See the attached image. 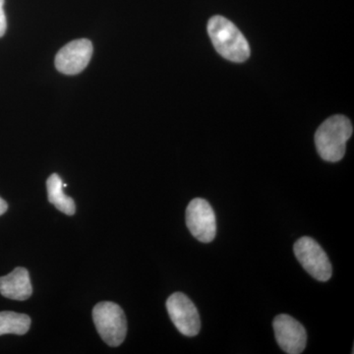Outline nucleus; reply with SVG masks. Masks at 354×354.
Segmentation results:
<instances>
[{
    "mask_svg": "<svg viewBox=\"0 0 354 354\" xmlns=\"http://www.w3.org/2000/svg\"><path fill=\"white\" fill-rule=\"evenodd\" d=\"M208 32L216 51L225 59L239 64L250 57V48L245 37L227 18L212 17L208 23Z\"/></svg>",
    "mask_w": 354,
    "mask_h": 354,
    "instance_id": "obj_1",
    "label": "nucleus"
},
{
    "mask_svg": "<svg viewBox=\"0 0 354 354\" xmlns=\"http://www.w3.org/2000/svg\"><path fill=\"white\" fill-rule=\"evenodd\" d=\"M353 132V124L346 116L334 115L324 121L315 134L316 148L320 157L327 162H339L344 157L346 142Z\"/></svg>",
    "mask_w": 354,
    "mask_h": 354,
    "instance_id": "obj_2",
    "label": "nucleus"
},
{
    "mask_svg": "<svg viewBox=\"0 0 354 354\" xmlns=\"http://www.w3.org/2000/svg\"><path fill=\"white\" fill-rule=\"evenodd\" d=\"M93 320L102 341L109 346L122 344L127 334V316L114 302H100L93 309Z\"/></svg>",
    "mask_w": 354,
    "mask_h": 354,
    "instance_id": "obj_3",
    "label": "nucleus"
},
{
    "mask_svg": "<svg viewBox=\"0 0 354 354\" xmlns=\"http://www.w3.org/2000/svg\"><path fill=\"white\" fill-rule=\"evenodd\" d=\"M293 251L305 271L317 281H328L332 278L333 268L329 257L313 239L304 236L298 239L293 246Z\"/></svg>",
    "mask_w": 354,
    "mask_h": 354,
    "instance_id": "obj_4",
    "label": "nucleus"
},
{
    "mask_svg": "<svg viewBox=\"0 0 354 354\" xmlns=\"http://www.w3.org/2000/svg\"><path fill=\"white\" fill-rule=\"evenodd\" d=\"M186 225L191 234L203 243L215 239L216 221L215 212L206 200L193 199L186 209Z\"/></svg>",
    "mask_w": 354,
    "mask_h": 354,
    "instance_id": "obj_5",
    "label": "nucleus"
},
{
    "mask_svg": "<svg viewBox=\"0 0 354 354\" xmlns=\"http://www.w3.org/2000/svg\"><path fill=\"white\" fill-rule=\"evenodd\" d=\"M167 313L181 334L195 337L201 330L199 312L187 295L176 292L167 298Z\"/></svg>",
    "mask_w": 354,
    "mask_h": 354,
    "instance_id": "obj_6",
    "label": "nucleus"
},
{
    "mask_svg": "<svg viewBox=\"0 0 354 354\" xmlns=\"http://www.w3.org/2000/svg\"><path fill=\"white\" fill-rule=\"evenodd\" d=\"M272 326L277 342L286 353H304L306 348L307 334L301 324L288 314H281L274 319Z\"/></svg>",
    "mask_w": 354,
    "mask_h": 354,
    "instance_id": "obj_7",
    "label": "nucleus"
},
{
    "mask_svg": "<svg viewBox=\"0 0 354 354\" xmlns=\"http://www.w3.org/2000/svg\"><path fill=\"white\" fill-rule=\"evenodd\" d=\"M93 55V44L87 39L70 41L58 51L55 67L66 75H76L88 66Z\"/></svg>",
    "mask_w": 354,
    "mask_h": 354,
    "instance_id": "obj_8",
    "label": "nucleus"
},
{
    "mask_svg": "<svg viewBox=\"0 0 354 354\" xmlns=\"http://www.w3.org/2000/svg\"><path fill=\"white\" fill-rule=\"evenodd\" d=\"M0 293L4 297L19 301H24L31 297L32 288L27 269L18 267L7 276L1 277Z\"/></svg>",
    "mask_w": 354,
    "mask_h": 354,
    "instance_id": "obj_9",
    "label": "nucleus"
},
{
    "mask_svg": "<svg viewBox=\"0 0 354 354\" xmlns=\"http://www.w3.org/2000/svg\"><path fill=\"white\" fill-rule=\"evenodd\" d=\"M48 201L55 205V208L67 216L75 214L76 206L74 200L67 196L64 192V183L57 174H51L46 180Z\"/></svg>",
    "mask_w": 354,
    "mask_h": 354,
    "instance_id": "obj_10",
    "label": "nucleus"
},
{
    "mask_svg": "<svg viewBox=\"0 0 354 354\" xmlns=\"http://www.w3.org/2000/svg\"><path fill=\"white\" fill-rule=\"evenodd\" d=\"M31 327V318L26 314L12 311L0 312V335H25Z\"/></svg>",
    "mask_w": 354,
    "mask_h": 354,
    "instance_id": "obj_11",
    "label": "nucleus"
},
{
    "mask_svg": "<svg viewBox=\"0 0 354 354\" xmlns=\"http://www.w3.org/2000/svg\"><path fill=\"white\" fill-rule=\"evenodd\" d=\"M4 0H0V38L4 36L7 29V21L4 13Z\"/></svg>",
    "mask_w": 354,
    "mask_h": 354,
    "instance_id": "obj_12",
    "label": "nucleus"
},
{
    "mask_svg": "<svg viewBox=\"0 0 354 354\" xmlns=\"http://www.w3.org/2000/svg\"><path fill=\"white\" fill-rule=\"evenodd\" d=\"M8 209V205L2 198H0V216L3 215Z\"/></svg>",
    "mask_w": 354,
    "mask_h": 354,
    "instance_id": "obj_13",
    "label": "nucleus"
}]
</instances>
